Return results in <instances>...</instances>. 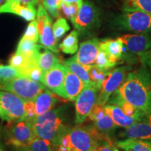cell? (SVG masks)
Wrapping results in <instances>:
<instances>
[{"label": "cell", "mask_w": 151, "mask_h": 151, "mask_svg": "<svg viewBox=\"0 0 151 151\" xmlns=\"http://www.w3.org/2000/svg\"><path fill=\"white\" fill-rule=\"evenodd\" d=\"M84 86V83L67 68L64 81L65 99L71 101H75Z\"/></svg>", "instance_id": "d6986e66"}, {"label": "cell", "mask_w": 151, "mask_h": 151, "mask_svg": "<svg viewBox=\"0 0 151 151\" xmlns=\"http://www.w3.org/2000/svg\"><path fill=\"white\" fill-rule=\"evenodd\" d=\"M39 46L40 45L37 44V43L21 38L16 52L27 57H37Z\"/></svg>", "instance_id": "484cf974"}, {"label": "cell", "mask_w": 151, "mask_h": 151, "mask_svg": "<svg viewBox=\"0 0 151 151\" xmlns=\"http://www.w3.org/2000/svg\"><path fill=\"white\" fill-rule=\"evenodd\" d=\"M37 62L41 71L45 72L58 63H60V61L53 52L42 45H40L38 51Z\"/></svg>", "instance_id": "7402d4cb"}, {"label": "cell", "mask_w": 151, "mask_h": 151, "mask_svg": "<svg viewBox=\"0 0 151 151\" xmlns=\"http://www.w3.org/2000/svg\"><path fill=\"white\" fill-rule=\"evenodd\" d=\"M59 48L66 54L73 55L78 49V32L77 30H73L67 35L59 45Z\"/></svg>", "instance_id": "d4e9b609"}, {"label": "cell", "mask_w": 151, "mask_h": 151, "mask_svg": "<svg viewBox=\"0 0 151 151\" xmlns=\"http://www.w3.org/2000/svg\"><path fill=\"white\" fill-rule=\"evenodd\" d=\"M33 151H55L52 141L35 137L27 146Z\"/></svg>", "instance_id": "83f0119b"}, {"label": "cell", "mask_w": 151, "mask_h": 151, "mask_svg": "<svg viewBox=\"0 0 151 151\" xmlns=\"http://www.w3.org/2000/svg\"><path fill=\"white\" fill-rule=\"evenodd\" d=\"M39 35L37 28V20H34L28 24L22 39H27V40L37 43V41H39Z\"/></svg>", "instance_id": "836d02e7"}, {"label": "cell", "mask_w": 151, "mask_h": 151, "mask_svg": "<svg viewBox=\"0 0 151 151\" xmlns=\"http://www.w3.org/2000/svg\"><path fill=\"white\" fill-rule=\"evenodd\" d=\"M1 107H0V112H1Z\"/></svg>", "instance_id": "ee69618b"}, {"label": "cell", "mask_w": 151, "mask_h": 151, "mask_svg": "<svg viewBox=\"0 0 151 151\" xmlns=\"http://www.w3.org/2000/svg\"><path fill=\"white\" fill-rule=\"evenodd\" d=\"M67 108V105H63L38 116L32 122L36 137L54 143L62 129L68 125L65 123Z\"/></svg>", "instance_id": "3957f363"}, {"label": "cell", "mask_w": 151, "mask_h": 151, "mask_svg": "<svg viewBox=\"0 0 151 151\" xmlns=\"http://www.w3.org/2000/svg\"><path fill=\"white\" fill-rule=\"evenodd\" d=\"M99 90L96 85H85L80 94L75 100V123L82 124L89 116L90 111L97 101Z\"/></svg>", "instance_id": "ba28073f"}, {"label": "cell", "mask_w": 151, "mask_h": 151, "mask_svg": "<svg viewBox=\"0 0 151 151\" xmlns=\"http://www.w3.org/2000/svg\"><path fill=\"white\" fill-rule=\"evenodd\" d=\"M24 101L16 94L0 90V118L6 122L24 120Z\"/></svg>", "instance_id": "52a82bcc"}, {"label": "cell", "mask_w": 151, "mask_h": 151, "mask_svg": "<svg viewBox=\"0 0 151 151\" xmlns=\"http://www.w3.org/2000/svg\"><path fill=\"white\" fill-rule=\"evenodd\" d=\"M12 1H18V2L24 4H31L35 6L39 3L40 0H12Z\"/></svg>", "instance_id": "f35d334b"}, {"label": "cell", "mask_w": 151, "mask_h": 151, "mask_svg": "<svg viewBox=\"0 0 151 151\" xmlns=\"http://www.w3.org/2000/svg\"><path fill=\"white\" fill-rule=\"evenodd\" d=\"M79 8L80 6L77 4H65L62 2L60 9H62V12L64 16L67 19H69L71 21L76 16Z\"/></svg>", "instance_id": "e575fe53"}, {"label": "cell", "mask_w": 151, "mask_h": 151, "mask_svg": "<svg viewBox=\"0 0 151 151\" xmlns=\"http://www.w3.org/2000/svg\"><path fill=\"white\" fill-rule=\"evenodd\" d=\"M119 136L123 139H139L151 141V115H148L141 121L124 128Z\"/></svg>", "instance_id": "5bb4252c"}, {"label": "cell", "mask_w": 151, "mask_h": 151, "mask_svg": "<svg viewBox=\"0 0 151 151\" xmlns=\"http://www.w3.org/2000/svg\"><path fill=\"white\" fill-rule=\"evenodd\" d=\"M116 145L123 151H151V141L139 139H124Z\"/></svg>", "instance_id": "603a6c76"}, {"label": "cell", "mask_w": 151, "mask_h": 151, "mask_svg": "<svg viewBox=\"0 0 151 151\" xmlns=\"http://www.w3.org/2000/svg\"><path fill=\"white\" fill-rule=\"evenodd\" d=\"M99 43L97 38L81 43L76 54L73 56L76 60L83 65H94L99 51Z\"/></svg>", "instance_id": "9a60e30c"}, {"label": "cell", "mask_w": 151, "mask_h": 151, "mask_svg": "<svg viewBox=\"0 0 151 151\" xmlns=\"http://www.w3.org/2000/svg\"><path fill=\"white\" fill-rule=\"evenodd\" d=\"M35 137L32 122L29 120L7 122L0 128V137L11 148L27 146Z\"/></svg>", "instance_id": "277c9868"}, {"label": "cell", "mask_w": 151, "mask_h": 151, "mask_svg": "<svg viewBox=\"0 0 151 151\" xmlns=\"http://www.w3.org/2000/svg\"><path fill=\"white\" fill-rule=\"evenodd\" d=\"M139 9L151 16V0H129L125 1L123 10Z\"/></svg>", "instance_id": "f1b7e54d"}, {"label": "cell", "mask_w": 151, "mask_h": 151, "mask_svg": "<svg viewBox=\"0 0 151 151\" xmlns=\"http://www.w3.org/2000/svg\"><path fill=\"white\" fill-rule=\"evenodd\" d=\"M62 2H64L65 4H77L79 6L82 5L83 1V0H61Z\"/></svg>", "instance_id": "ab89813d"}, {"label": "cell", "mask_w": 151, "mask_h": 151, "mask_svg": "<svg viewBox=\"0 0 151 151\" xmlns=\"http://www.w3.org/2000/svg\"><path fill=\"white\" fill-rule=\"evenodd\" d=\"M94 64L97 67L104 69H107V70H111L112 68L115 67V65L111 62L108 55L99 48Z\"/></svg>", "instance_id": "d6a6232c"}, {"label": "cell", "mask_w": 151, "mask_h": 151, "mask_svg": "<svg viewBox=\"0 0 151 151\" xmlns=\"http://www.w3.org/2000/svg\"><path fill=\"white\" fill-rule=\"evenodd\" d=\"M24 115H25V118L24 120H29V121L33 122L37 118V116L36 114L35 106L34 101H25L24 104Z\"/></svg>", "instance_id": "d590c367"}, {"label": "cell", "mask_w": 151, "mask_h": 151, "mask_svg": "<svg viewBox=\"0 0 151 151\" xmlns=\"http://www.w3.org/2000/svg\"><path fill=\"white\" fill-rule=\"evenodd\" d=\"M129 1V0H125V1Z\"/></svg>", "instance_id": "f6af8a7d"}, {"label": "cell", "mask_w": 151, "mask_h": 151, "mask_svg": "<svg viewBox=\"0 0 151 151\" xmlns=\"http://www.w3.org/2000/svg\"><path fill=\"white\" fill-rule=\"evenodd\" d=\"M6 0H0V6L2 5V3L4 2V1H5Z\"/></svg>", "instance_id": "7bdbcfd3"}, {"label": "cell", "mask_w": 151, "mask_h": 151, "mask_svg": "<svg viewBox=\"0 0 151 151\" xmlns=\"http://www.w3.org/2000/svg\"><path fill=\"white\" fill-rule=\"evenodd\" d=\"M67 67L58 63L49 70L43 72L41 83L52 93L65 99L64 81Z\"/></svg>", "instance_id": "8fae6325"}, {"label": "cell", "mask_w": 151, "mask_h": 151, "mask_svg": "<svg viewBox=\"0 0 151 151\" xmlns=\"http://www.w3.org/2000/svg\"><path fill=\"white\" fill-rule=\"evenodd\" d=\"M0 151H6L4 147V146L1 143H0Z\"/></svg>", "instance_id": "b9f144b4"}, {"label": "cell", "mask_w": 151, "mask_h": 151, "mask_svg": "<svg viewBox=\"0 0 151 151\" xmlns=\"http://www.w3.org/2000/svg\"><path fill=\"white\" fill-rule=\"evenodd\" d=\"M14 151H33L31 149L27 148V146H22V147H17V148H12Z\"/></svg>", "instance_id": "60d3db41"}, {"label": "cell", "mask_w": 151, "mask_h": 151, "mask_svg": "<svg viewBox=\"0 0 151 151\" xmlns=\"http://www.w3.org/2000/svg\"><path fill=\"white\" fill-rule=\"evenodd\" d=\"M113 26L122 31L135 33H151V16L139 9L123 10L113 21Z\"/></svg>", "instance_id": "5b68a950"}, {"label": "cell", "mask_w": 151, "mask_h": 151, "mask_svg": "<svg viewBox=\"0 0 151 151\" xmlns=\"http://www.w3.org/2000/svg\"><path fill=\"white\" fill-rule=\"evenodd\" d=\"M118 39L123 43L127 52L139 58L151 48V36L149 34H127Z\"/></svg>", "instance_id": "7c38bea8"}, {"label": "cell", "mask_w": 151, "mask_h": 151, "mask_svg": "<svg viewBox=\"0 0 151 151\" xmlns=\"http://www.w3.org/2000/svg\"><path fill=\"white\" fill-rule=\"evenodd\" d=\"M61 0H43V6L55 18L60 17L59 11L61 8Z\"/></svg>", "instance_id": "4dcf8cb0"}, {"label": "cell", "mask_w": 151, "mask_h": 151, "mask_svg": "<svg viewBox=\"0 0 151 151\" xmlns=\"http://www.w3.org/2000/svg\"><path fill=\"white\" fill-rule=\"evenodd\" d=\"M95 151H119V149L112 139L100 141L96 147Z\"/></svg>", "instance_id": "8d00e7d4"}, {"label": "cell", "mask_w": 151, "mask_h": 151, "mask_svg": "<svg viewBox=\"0 0 151 151\" xmlns=\"http://www.w3.org/2000/svg\"><path fill=\"white\" fill-rule=\"evenodd\" d=\"M39 35V41L41 45L55 53L59 52V49L58 48V41L56 40L52 32V19L50 16H48L45 20L43 27Z\"/></svg>", "instance_id": "44dd1931"}, {"label": "cell", "mask_w": 151, "mask_h": 151, "mask_svg": "<svg viewBox=\"0 0 151 151\" xmlns=\"http://www.w3.org/2000/svg\"><path fill=\"white\" fill-rule=\"evenodd\" d=\"M104 109L106 112L110 116L116 125L123 128H127L136 122L141 121L146 116H148L143 112L134 116H127L118 106L109 104H105Z\"/></svg>", "instance_id": "2e32d148"}, {"label": "cell", "mask_w": 151, "mask_h": 151, "mask_svg": "<svg viewBox=\"0 0 151 151\" xmlns=\"http://www.w3.org/2000/svg\"><path fill=\"white\" fill-rule=\"evenodd\" d=\"M99 20V11L93 2L86 0L83 2L78 13L71 20L78 32H87L97 26Z\"/></svg>", "instance_id": "30bf717a"}, {"label": "cell", "mask_w": 151, "mask_h": 151, "mask_svg": "<svg viewBox=\"0 0 151 151\" xmlns=\"http://www.w3.org/2000/svg\"><path fill=\"white\" fill-rule=\"evenodd\" d=\"M109 135L101 133L93 124L67 125L54 141V146H60L69 151H95L100 141L108 140Z\"/></svg>", "instance_id": "7a4b0ae2"}, {"label": "cell", "mask_w": 151, "mask_h": 151, "mask_svg": "<svg viewBox=\"0 0 151 151\" xmlns=\"http://www.w3.org/2000/svg\"><path fill=\"white\" fill-rule=\"evenodd\" d=\"M3 13L17 15L27 21H32L37 16V11L35 6L24 4L12 0H6L5 2L0 6V14Z\"/></svg>", "instance_id": "e0dca14e"}, {"label": "cell", "mask_w": 151, "mask_h": 151, "mask_svg": "<svg viewBox=\"0 0 151 151\" xmlns=\"http://www.w3.org/2000/svg\"><path fill=\"white\" fill-rule=\"evenodd\" d=\"M52 32L56 40L59 41L61 38L70 29V26L65 18H59L52 26Z\"/></svg>", "instance_id": "f546056e"}, {"label": "cell", "mask_w": 151, "mask_h": 151, "mask_svg": "<svg viewBox=\"0 0 151 151\" xmlns=\"http://www.w3.org/2000/svg\"><path fill=\"white\" fill-rule=\"evenodd\" d=\"M63 65L71 71L75 73L79 78L81 79L85 85L91 83L89 76H88V70L90 65H83L78 63L75 59L74 57H71L69 59H67L63 62Z\"/></svg>", "instance_id": "cb8c5ba5"}, {"label": "cell", "mask_w": 151, "mask_h": 151, "mask_svg": "<svg viewBox=\"0 0 151 151\" xmlns=\"http://www.w3.org/2000/svg\"><path fill=\"white\" fill-rule=\"evenodd\" d=\"M58 101L59 100L55 94L47 88H45L34 100L37 116H41L51 110Z\"/></svg>", "instance_id": "ffe728a7"}, {"label": "cell", "mask_w": 151, "mask_h": 151, "mask_svg": "<svg viewBox=\"0 0 151 151\" xmlns=\"http://www.w3.org/2000/svg\"><path fill=\"white\" fill-rule=\"evenodd\" d=\"M99 48L108 55L111 62L115 66L122 60H125L127 53L125 46L118 39H105L99 41Z\"/></svg>", "instance_id": "ac0fdd59"}, {"label": "cell", "mask_w": 151, "mask_h": 151, "mask_svg": "<svg viewBox=\"0 0 151 151\" xmlns=\"http://www.w3.org/2000/svg\"><path fill=\"white\" fill-rule=\"evenodd\" d=\"M88 118L92 122L96 129L105 134L109 135L118 127L106 112L104 106L99 104L95 103Z\"/></svg>", "instance_id": "4fadbf2b"}, {"label": "cell", "mask_w": 151, "mask_h": 151, "mask_svg": "<svg viewBox=\"0 0 151 151\" xmlns=\"http://www.w3.org/2000/svg\"><path fill=\"white\" fill-rule=\"evenodd\" d=\"M122 99L146 115H151V76L144 65L129 71L117 90Z\"/></svg>", "instance_id": "6da1fadb"}, {"label": "cell", "mask_w": 151, "mask_h": 151, "mask_svg": "<svg viewBox=\"0 0 151 151\" xmlns=\"http://www.w3.org/2000/svg\"><path fill=\"white\" fill-rule=\"evenodd\" d=\"M109 71L110 70L102 69V68L97 67V65H92L90 66L88 73L91 82L95 84L98 89L100 90L101 83L107 77Z\"/></svg>", "instance_id": "4316f807"}, {"label": "cell", "mask_w": 151, "mask_h": 151, "mask_svg": "<svg viewBox=\"0 0 151 151\" xmlns=\"http://www.w3.org/2000/svg\"><path fill=\"white\" fill-rule=\"evenodd\" d=\"M46 88L40 82L24 77L11 80H0V90L10 92L24 101H34L39 93Z\"/></svg>", "instance_id": "8992f818"}, {"label": "cell", "mask_w": 151, "mask_h": 151, "mask_svg": "<svg viewBox=\"0 0 151 151\" xmlns=\"http://www.w3.org/2000/svg\"><path fill=\"white\" fill-rule=\"evenodd\" d=\"M22 77L16 69L11 65H0V80L8 81Z\"/></svg>", "instance_id": "1f68e13d"}, {"label": "cell", "mask_w": 151, "mask_h": 151, "mask_svg": "<svg viewBox=\"0 0 151 151\" xmlns=\"http://www.w3.org/2000/svg\"><path fill=\"white\" fill-rule=\"evenodd\" d=\"M141 62L143 65H144L148 68V70L151 73V48L149 49L148 51L144 52L143 55L139 57Z\"/></svg>", "instance_id": "74e56055"}, {"label": "cell", "mask_w": 151, "mask_h": 151, "mask_svg": "<svg viewBox=\"0 0 151 151\" xmlns=\"http://www.w3.org/2000/svg\"><path fill=\"white\" fill-rule=\"evenodd\" d=\"M131 70V66L125 65L109 71L107 77L101 83L96 103L104 106L106 104L110 96L119 89Z\"/></svg>", "instance_id": "9c48e42d"}]
</instances>
